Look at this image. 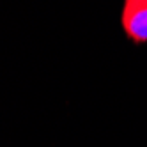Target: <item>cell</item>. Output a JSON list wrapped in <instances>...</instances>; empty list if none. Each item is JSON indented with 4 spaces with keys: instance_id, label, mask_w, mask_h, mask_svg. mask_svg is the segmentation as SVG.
<instances>
[{
    "instance_id": "6da1fadb",
    "label": "cell",
    "mask_w": 147,
    "mask_h": 147,
    "mask_svg": "<svg viewBox=\"0 0 147 147\" xmlns=\"http://www.w3.org/2000/svg\"><path fill=\"white\" fill-rule=\"evenodd\" d=\"M121 25L126 37L135 45L147 43V0H124Z\"/></svg>"
}]
</instances>
